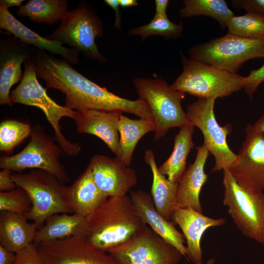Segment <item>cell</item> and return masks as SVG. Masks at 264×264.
I'll use <instances>...</instances> for the list:
<instances>
[{
  "instance_id": "cell-44",
  "label": "cell",
  "mask_w": 264,
  "mask_h": 264,
  "mask_svg": "<svg viewBox=\"0 0 264 264\" xmlns=\"http://www.w3.org/2000/svg\"><path fill=\"white\" fill-rule=\"evenodd\" d=\"M214 263H215V259L214 258H212L208 260L205 264H214Z\"/></svg>"
},
{
  "instance_id": "cell-26",
  "label": "cell",
  "mask_w": 264,
  "mask_h": 264,
  "mask_svg": "<svg viewBox=\"0 0 264 264\" xmlns=\"http://www.w3.org/2000/svg\"><path fill=\"white\" fill-rule=\"evenodd\" d=\"M118 129L119 151L116 157L125 165L130 167L132 154L138 141L146 133L155 132L154 121V119H131L121 113Z\"/></svg>"
},
{
  "instance_id": "cell-28",
  "label": "cell",
  "mask_w": 264,
  "mask_h": 264,
  "mask_svg": "<svg viewBox=\"0 0 264 264\" xmlns=\"http://www.w3.org/2000/svg\"><path fill=\"white\" fill-rule=\"evenodd\" d=\"M68 8L66 0H29L19 8L17 14L37 23L52 24L61 21Z\"/></svg>"
},
{
  "instance_id": "cell-23",
  "label": "cell",
  "mask_w": 264,
  "mask_h": 264,
  "mask_svg": "<svg viewBox=\"0 0 264 264\" xmlns=\"http://www.w3.org/2000/svg\"><path fill=\"white\" fill-rule=\"evenodd\" d=\"M25 216L7 211L0 213V245L15 253L33 243L37 225Z\"/></svg>"
},
{
  "instance_id": "cell-30",
  "label": "cell",
  "mask_w": 264,
  "mask_h": 264,
  "mask_svg": "<svg viewBox=\"0 0 264 264\" xmlns=\"http://www.w3.org/2000/svg\"><path fill=\"white\" fill-rule=\"evenodd\" d=\"M226 27L229 34L246 38H264V17L254 13L234 15Z\"/></svg>"
},
{
  "instance_id": "cell-35",
  "label": "cell",
  "mask_w": 264,
  "mask_h": 264,
  "mask_svg": "<svg viewBox=\"0 0 264 264\" xmlns=\"http://www.w3.org/2000/svg\"><path fill=\"white\" fill-rule=\"evenodd\" d=\"M14 264H45L33 243L16 253Z\"/></svg>"
},
{
  "instance_id": "cell-1",
  "label": "cell",
  "mask_w": 264,
  "mask_h": 264,
  "mask_svg": "<svg viewBox=\"0 0 264 264\" xmlns=\"http://www.w3.org/2000/svg\"><path fill=\"white\" fill-rule=\"evenodd\" d=\"M31 59L37 77L44 80L46 88L58 89L65 94L64 106L68 109L126 112L140 118L153 119L144 99L139 97L131 100L114 94L85 77L63 58H56L34 47Z\"/></svg>"
},
{
  "instance_id": "cell-24",
  "label": "cell",
  "mask_w": 264,
  "mask_h": 264,
  "mask_svg": "<svg viewBox=\"0 0 264 264\" xmlns=\"http://www.w3.org/2000/svg\"><path fill=\"white\" fill-rule=\"evenodd\" d=\"M87 219L73 213L55 214L46 219L44 225L38 230L33 244H38L78 235L87 234Z\"/></svg>"
},
{
  "instance_id": "cell-15",
  "label": "cell",
  "mask_w": 264,
  "mask_h": 264,
  "mask_svg": "<svg viewBox=\"0 0 264 264\" xmlns=\"http://www.w3.org/2000/svg\"><path fill=\"white\" fill-rule=\"evenodd\" d=\"M88 167L95 184L108 197L126 195L137 184L135 171L116 157L95 154Z\"/></svg>"
},
{
  "instance_id": "cell-40",
  "label": "cell",
  "mask_w": 264,
  "mask_h": 264,
  "mask_svg": "<svg viewBox=\"0 0 264 264\" xmlns=\"http://www.w3.org/2000/svg\"><path fill=\"white\" fill-rule=\"evenodd\" d=\"M169 3L168 0H155V16H167L166 11Z\"/></svg>"
},
{
  "instance_id": "cell-17",
  "label": "cell",
  "mask_w": 264,
  "mask_h": 264,
  "mask_svg": "<svg viewBox=\"0 0 264 264\" xmlns=\"http://www.w3.org/2000/svg\"><path fill=\"white\" fill-rule=\"evenodd\" d=\"M171 220L177 224L184 236L187 245V257L193 264H202L201 239L209 228L220 226L226 223L224 218L214 219L190 207L176 208Z\"/></svg>"
},
{
  "instance_id": "cell-3",
  "label": "cell",
  "mask_w": 264,
  "mask_h": 264,
  "mask_svg": "<svg viewBox=\"0 0 264 264\" xmlns=\"http://www.w3.org/2000/svg\"><path fill=\"white\" fill-rule=\"evenodd\" d=\"M12 178L28 195L32 207L25 217L38 227L53 214L72 213L67 201L66 186L53 175L32 169L26 173L13 172Z\"/></svg>"
},
{
  "instance_id": "cell-22",
  "label": "cell",
  "mask_w": 264,
  "mask_h": 264,
  "mask_svg": "<svg viewBox=\"0 0 264 264\" xmlns=\"http://www.w3.org/2000/svg\"><path fill=\"white\" fill-rule=\"evenodd\" d=\"M66 196L73 213L89 217L109 197L95 184L88 167L69 186Z\"/></svg>"
},
{
  "instance_id": "cell-18",
  "label": "cell",
  "mask_w": 264,
  "mask_h": 264,
  "mask_svg": "<svg viewBox=\"0 0 264 264\" xmlns=\"http://www.w3.org/2000/svg\"><path fill=\"white\" fill-rule=\"evenodd\" d=\"M130 197L142 221L177 249L188 260L184 236L176 228L173 222L166 220L157 211L151 194L142 190H131Z\"/></svg>"
},
{
  "instance_id": "cell-38",
  "label": "cell",
  "mask_w": 264,
  "mask_h": 264,
  "mask_svg": "<svg viewBox=\"0 0 264 264\" xmlns=\"http://www.w3.org/2000/svg\"><path fill=\"white\" fill-rule=\"evenodd\" d=\"M16 260V253L6 249L0 245V264H14Z\"/></svg>"
},
{
  "instance_id": "cell-25",
  "label": "cell",
  "mask_w": 264,
  "mask_h": 264,
  "mask_svg": "<svg viewBox=\"0 0 264 264\" xmlns=\"http://www.w3.org/2000/svg\"><path fill=\"white\" fill-rule=\"evenodd\" d=\"M144 160L150 167L153 175L151 195L154 206L164 218L170 221L173 211L176 208L177 183L171 182L159 172L152 150L146 151Z\"/></svg>"
},
{
  "instance_id": "cell-31",
  "label": "cell",
  "mask_w": 264,
  "mask_h": 264,
  "mask_svg": "<svg viewBox=\"0 0 264 264\" xmlns=\"http://www.w3.org/2000/svg\"><path fill=\"white\" fill-rule=\"evenodd\" d=\"M30 124L15 119H7L0 123V151L10 153L30 136Z\"/></svg>"
},
{
  "instance_id": "cell-5",
  "label": "cell",
  "mask_w": 264,
  "mask_h": 264,
  "mask_svg": "<svg viewBox=\"0 0 264 264\" xmlns=\"http://www.w3.org/2000/svg\"><path fill=\"white\" fill-rule=\"evenodd\" d=\"M183 71L171 87L198 98L227 97L242 88L243 76L181 55Z\"/></svg>"
},
{
  "instance_id": "cell-39",
  "label": "cell",
  "mask_w": 264,
  "mask_h": 264,
  "mask_svg": "<svg viewBox=\"0 0 264 264\" xmlns=\"http://www.w3.org/2000/svg\"><path fill=\"white\" fill-rule=\"evenodd\" d=\"M105 2L114 9L115 15V27L121 29V16L119 10L120 6L119 0H105Z\"/></svg>"
},
{
  "instance_id": "cell-42",
  "label": "cell",
  "mask_w": 264,
  "mask_h": 264,
  "mask_svg": "<svg viewBox=\"0 0 264 264\" xmlns=\"http://www.w3.org/2000/svg\"><path fill=\"white\" fill-rule=\"evenodd\" d=\"M119 4L122 7L136 6L138 2L135 0H119Z\"/></svg>"
},
{
  "instance_id": "cell-29",
  "label": "cell",
  "mask_w": 264,
  "mask_h": 264,
  "mask_svg": "<svg viewBox=\"0 0 264 264\" xmlns=\"http://www.w3.org/2000/svg\"><path fill=\"white\" fill-rule=\"evenodd\" d=\"M184 7L179 11L182 18L199 15L209 16L215 19L224 28L235 15L223 0H184Z\"/></svg>"
},
{
  "instance_id": "cell-2",
  "label": "cell",
  "mask_w": 264,
  "mask_h": 264,
  "mask_svg": "<svg viewBox=\"0 0 264 264\" xmlns=\"http://www.w3.org/2000/svg\"><path fill=\"white\" fill-rule=\"evenodd\" d=\"M87 219V239L106 252L127 241L146 224L127 195L109 197Z\"/></svg>"
},
{
  "instance_id": "cell-14",
  "label": "cell",
  "mask_w": 264,
  "mask_h": 264,
  "mask_svg": "<svg viewBox=\"0 0 264 264\" xmlns=\"http://www.w3.org/2000/svg\"><path fill=\"white\" fill-rule=\"evenodd\" d=\"M45 264H121L91 243L85 235L42 242L36 245Z\"/></svg>"
},
{
  "instance_id": "cell-32",
  "label": "cell",
  "mask_w": 264,
  "mask_h": 264,
  "mask_svg": "<svg viewBox=\"0 0 264 264\" xmlns=\"http://www.w3.org/2000/svg\"><path fill=\"white\" fill-rule=\"evenodd\" d=\"M183 29L182 23H174L169 20L167 16H154L148 24L131 29L129 34L140 36L142 39L152 35L175 38L181 34Z\"/></svg>"
},
{
  "instance_id": "cell-37",
  "label": "cell",
  "mask_w": 264,
  "mask_h": 264,
  "mask_svg": "<svg viewBox=\"0 0 264 264\" xmlns=\"http://www.w3.org/2000/svg\"><path fill=\"white\" fill-rule=\"evenodd\" d=\"M13 172L8 169H1L0 171V191H9L16 189L18 186L12 178Z\"/></svg>"
},
{
  "instance_id": "cell-34",
  "label": "cell",
  "mask_w": 264,
  "mask_h": 264,
  "mask_svg": "<svg viewBox=\"0 0 264 264\" xmlns=\"http://www.w3.org/2000/svg\"><path fill=\"white\" fill-rule=\"evenodd\" d=\"M263 82H264V64L257 69L252 70L248 76L242 77V88L249 98L252 99L259 85Z\"/></svg>"
},
{
  "instance_id": "cell-27",
  "label": "cell",
  "mask_w": 264,
  "mask_h": 264,
  "mask_svg": "<svg viewBox=\"0 0 264 264\" xmlns=\"http://www.w3.org/2000/svg\"><path fill=\"white\" fill-rule=\"evenodd\" d=\"M195 126L191 123L179 128L175 135L173 152L158 168L159 172L172 182L177 183L186 169L188 156L193 148Z\"/></svg>"
},
{
  "instance_id": "cell-19",
  "label": "cell",
  "mask_w": 264,
  "mask_h": 264,
  "mask_svg": "<svg viewBox=\"0 0 264 264\" xmlns=\"http://www.w3.org/2000/svg\"><path fill=\"white\" fill-rule=\"evenodd\" d=\"M197 150L195 161L186 169L177 182L176 206V208L190 207L203 213L199 196L208 179L204 167L209 152L204 143L197 147Z\"/></svg>"
},
{
  "instance_id": "cell-33",
  "label": "cell",
  "mask_w": 264,
  "mask_h": 264,
  "mask_svg": "<svg viewBox=\"0 0 264 264\" xmlns=\"http://www.w3.org/2000/svg\"><path fill=\"white\" fill-rule=\"evenodd\" d=\"M32 202L22 188L0 192V210L26 215L31 210Z\"/></svg>"
},
{
  "instance_id": "cell-16",
  "label": "cell",
  "mask_w": 264,
  "mask_h": 264,
  "mask_svg": "<svg viewBox=\"0 0 264 264\" xmlns=\"http://www.w3.org/2000/svg\"><path fill=\"white\" fill-rule=\"evenodd\" d=\"M33 47L14 37L0 41V105H12L10 89L22 80V65L31 58Z\"/></svg>"
},
{
  "instance_id": "cell-21",
  "label": "cell",
  "mask_w": 264,
  "mask_h": 264,
  "mask_svg": "<svg viewBox=\"0 0 264 264\" xmlns=\"http://www.w3.org/2000/svg\"><path fill=\"white\" fill-rule=\"evenodd\" d=\"M122 112L96 110L77 111L74 119L77 132L95 135L117 155L119 151L118 123Z\"/></svg>"
},
{
  "instance_id": "cell-20",
  "label": "cell",
  "mask_w": 264,
  "mask_h": 264,
  "mask_svg": "<svg viewBox=\"0 0 264 264\" xmlns=\"http://www.w3.org/2000/svg\"><path fill=\"white\" fill-rule=\"evenodd\" d=\"M0 28L28 45L61 55L70 64L77 65L79 63V51L65 47L57 41L40 36L17 20L8 9L2 6H0Z\"/></svg>"
},
{
  "instance_id": "cell-10",
  "label": "cell",
  "mask_w": 264,
  "mask_h": 264,
  "mask_svg": "<svg viewBox=\"0 0 264 264\" xmlns=\"http://www.w3.org/2000/svg\"><path fill=\"white\" fill-rule=\"evenodd\" d=\"M102 35L101 19L88 4L82 2L75 9L68 10L59 26L46 38L68 44L82 52L88 59L103 63L106 59L95 43L96 38Z\"/></svg>"
},
{
  "instance_id": "cell-9",
  "label": "cell",
  "mask_w": 264,
  "mask_h": 264,
  "mask_svg": "<svg viewBox=\"0 0 264 264\" xmlns=\"http://www.w3.org/2000/svg\"><path fill=\"white\" fill-rule=\"evenodd\" d=\"M56 142L42 125L37 124L32 127L30 140L22 151L12 155L0 157V168L16 173L27 169L42 170L63 183L68 182L70 179L60 161L63 151Z\"/></svg>"
},
{
  "instance_id": "cell-11",
  "label": "cell",
  "mask_w": 264,
  "mask_h": 264,
  "mask_svg": "<svg viewBox=\"0 0 264 264\" xmlns=\"http://www.w3.org/2000/svg\"><path fill=\"white\" fill-rule=\"evenodd\" d=\"M215 100L198 98L187 106L186 112L189 122L202 132L203 143L214 156L215 165L212 172L229 170L237 157L227 142L231 125L227 124L220 126L218 123L214 113Z\"/></svg>"
},
{
  "instance_id": "cell-36",
  "label": "cell",
  "mask_w": 264,
  "mask_h": 264,
  "mask_svg": "<svg viewBox=\"0 0 264 264\" xmlns=\"http://www.w3.org/2000/svg\"><path fill=\"white\" fill-rule=\"evenodd\" d=\"M231 3L235 8L264 17V0H233Z\"/></svg>"
},
{
  "instance_id": "cell-41",
  "label": "cell",
  "mask_w": 264,
  "mask_h": 264,
  "mask_svg": "<svg viewBox=\"0 0 264 264\" xmlns=\"http://www.w3.org/2000/svg\"><path fill=\"white\" fill-rule=\"evenodd\" d=\"M24 1V0H0V6H2L6 8L12 6H18L20 7L22 5V3Z\"/></svg>"
},
{
  "instance_id": "cell-8",
  "label": "cell",
  "mask_w": 264,
  "mask_h": 264,
  "mask_svg": "<svg viewBox=\"0 0 264 264\" xmlns=\"http://www.w3.org/2000/svg\"><path fill=\"white\" fill-rule=\"evenodd\" d=\"M191 59L237 73L246 61L264 58V38L250 39L228 33L189 49Z\"/></svg>"
},
{
  "instance_id": "cell-4",
  "label": "cell",
  "mask_w": 264,
  "mask_h": 264,
  "mask_svg": "<svg viewBox=\"0 0 264 264\" xmlns=\"http://www.w3.org/2000/svg\"><path fill=\"white\" fill-rule=\"evenodd\" d=\"M37 76L31 58L24 63L22 77L19 85L10 92L12 103L36 107L44 113L54 131V138L67 155H77L81 150L77 143L67 140L61 131L60 121L63 117L74 119L77 111L61 106L47 94L37 80Z\"/></svg>"
},
{
  "instance_id": "cell-13",
  "label": "cell",
  "mask_w": 264,
  "mask_h": 264,
  "mask_svg": "<svg viewBox=\"0 0 264 264\" xmlns=\"http://www.w3.org/2000/svg\"><path fill=\"white\" fill-rule=\"evenodd\" d=\"M244 131L245 139L228 170L243 188L264 191V132L251 123Z\"/></svg>"
},
{
  "instance_id": "cell-6",
  "label": "cell",
  "mask_w": 264,
  "mask_h": 264,
  "mask_svg": "<svg viewBox=\"0 0 264 264\" xmlns=\"http://www.w3.org/2000/svg\"><path fill=\"white\" fill-rule=\"evenodd\" d=\"M133 82L139 97L147 103L152 112L155 141L164 136L170 129L190 123L181 106L185 93L173 89L161 77H138Z\"/></svg>"
},
{
  "instance_id": "cell-7",
  "label": "cell",
  "mask_w": 264,
  "mask_h": 264,
  "mask_svg": "<svg viewBox=\"0 0 264 264\" xmlns=\"http://www.w3.org/2000/svg\"><path fill=\"white\" fill-rule=\"evenodd\" d=\"M223 204L245 237L264 246V191L240 186L228 170L223 171Z\"/></svg>"
},
{
  "instance_id": "cell-43",
  "label": "cell",
  "mask_w": 264,
  "mask_h": 264,
  "mask_svg": "<svg viewBox=\"0 0 264 264\" xmlns=\"http://www.w3.org/2000/svg\"><path fill=\"white\" fill-rule=\"evenodd\" d=\"M254 125L257 129L264 132V113L257 120Z\"/></svg>"
},
{
  "instance_id": "cell-12",
  "label": "cell",
  "mask_w": 264,
  "mask_h": 264,
  "mask_svg": "<svg viewBox=\"0 0 264 264\" xmlns=\"http://www.w3.org/2000/svg\"><path fill=\"white\" fill-rule=\"evenodd\" d=\"M106 252L121 264H177L183 257L146 224Z\"/></svg>"
}]
</instances>
